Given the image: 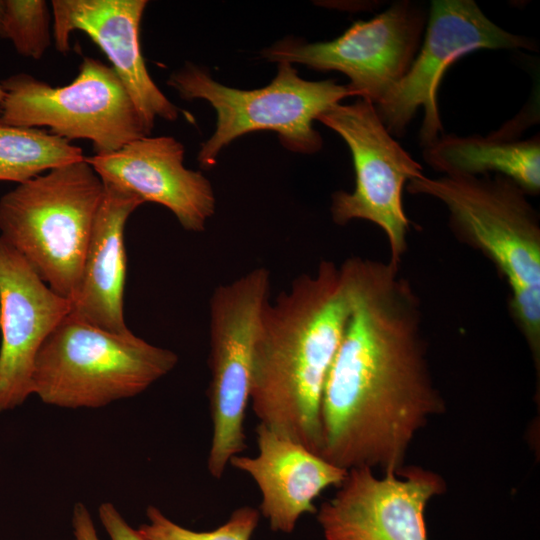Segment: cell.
<instances>
[{
  "instance_id": "obj_1",
  "label": "cell",
  "mask_w": 540,
  "mask_h": 540,
  "mask_svg": "<svg viewBox=\"0 0 540 540\" xmlns=\"http://www.w3.org/2000/svg\"><path fill=\"white\" fill-rule=\"evenodd\" d=\"M350 312L320 405V455L345 470L397 472L445 403L430 371L420 300L400 266L341 264Z\"/></svg>"
},
{
  "instance_id": "obj_2",
  "label": "cell",
  "mask_w": 540,
  "mask_h": 540,
  "mask_svg": "<svg viewBox=\"0 0 540 540\" xmlns=\"http://www.w3.org/2000/svg\"><path fill=\"white\" fill-rule=\"evenodd\" d=\"M349 312L341 265L322 261L268 301L254 344L250 405L259 423L317 454L323 389Z\"/></svg>"
},
{
  "instance_id": "obj_3",
  "label": "cell",
  "mask_w": 540,
  "mask_h": 540,
  "mask_svg": "<svg viewBox=\"0 0 540 540\" xmlns=\"http://www.w3.org/2000/svg\"><path fill=\"white\" fill-rule=\"evenodd\" d=\"M406 190L439 200L454 236L481 252L509 287V311L535 366L540 362V222L527 194L511 179L423 175Z\"/></svg>"
},
{
  "instance_id": "obj_4",
  "label": "cell",
  "mask_w": 540,
  "mask_h": 540,
  "mask_svg": "<svg viewBox=\"0 0 540 540\" xmlns=\"http://www.w3.org/2000/svg\"><path fill=\"white\" fill-rule=\"evenodd\" d=\"M104 191L84 158L20 183L0 199V237L71 303Z\"/></svg>"
},
{
  "instance_id": "obj_5",
  "label": "cell",
  "mask_w": 540,
  "mask_h": 540,
  "mask_svg": "<svg viewBox=\"0 0 540 540\" xmlns=\"http://www.w3.org/2000/svg\"><path fill=\"white\" fill-rule=\"evenodd\" d=\"M177 363L175 352L131 331L108 332L69 313L36 356L32 392L59 408H102L141 394Z\"/></svg>"
},
{
  "instance_id": "obj_6",
  "label": "cell",
  "mask_w": 540,
  "mask_h": 540,
  "mask_svg": "<svg viewBox=\"0 0 540 540\" xmlns=\"http://www.w3.org/2000/svg\"><path fill=\"white\" fill-rule=\"evenodd\" d=\"M167 84L182 99L207 101L216 112L215 130L197 155L204 169L213 167L219 153L236 138L261 130L275 132L292 152L316 153L323 141L313 122L342 99L355 96L347 84L333 79H302L288 62L278 63L273 80L259 89L226 86L214 80L206 68L191 62L174 71Z\"/></svg>"
},
{
  "instance_id": "obj_7",
  "label": "cell",
  "mask_w": 540,
  "mask_h": 540,
  "mask_svg": "<svg viewBox=\"0 0 540 540\" xmlns=\"http://www.w3.org/2000/svg\"><path fill=\"white\" fill-rule=\"evenodd\" d=\"M0 84V124L47 127L69 142L88 140L95 155L150 135L116 72L96 58L84 57L77 76L65 86L54 87L26 73Z\"/></svg>"
},
{
  "instance_id": "obj_8",
  "label": "cell",
  "mask_w": 540,
  "mask_h": 540,
  "mask_svg": "<svg viewBox=\"0 0 540 540\" xmlns=\"http://www.w3.org/2000/svg\"><path fill=\"white\" fill-rule=\"evenodd\" d=\"M270 280L266 268H254L216 287L210 298L212 437L207 468L215 479L246 448L244 420L250 403L254 344L269 301Z\"/></svg>"
},
{
  "instance_id": "obj_9",
  "label": "cell",
  "mask_w": 540,
  "mask_h": 540,
  "mask_svg": "<svg viewBox=\"0 0 540 540\" xmlns=\"http://www.w3.org/2000/svg\"><path fill=\"white\" fill-rule=\"evenodd\" d=\"M317 121L345 141L355 170L354 189L332 195L334 223L345 225L360 219L377 225L387 238L389 261L400 266L411 224L403 206V190L410 180L424 175L421 164L388 132L370 100L335 104Z\"/></svg>"
},
{
  "instance_id": "obj_10",
  "label": "cell",
  "mask_w": 540,
  "mask_h": 540,
  "mask_svg": "<svg viewBox=\"0 0 540 540\" xmlns=\"http://www.w3.org/2000/svg\"><path fill=\"white\" fill-rule=\"evenodd\" d=\"M427 14L410 1H398L369 20L355 21L331 41L286 37L261 52L270 62L338 71L359 98L383 102L407 73L421 46Z\"/></svg>"
},
{
  "instance_id": "obj_11",
  "label": "cell",
  "mask_w": 540,
  "mask_h": 540,
  "mask_svg": "<svg viewBox=\"0 0 540 540\" xmlns=\"http://www.w3.org/2000/svg\"><path fill=\"white\" fill-rule=\"evenodd\" d=\"M478 49L536 50L530 38L510 33L492 22L473 0H433L424 40L405 76L375 108L392 136H402L420 107L423 147L443 132L437 92L448 69L460 57Z\"/></svg>"
},
{
  "instance_id": "obj_12",
  "label": "cell",
  "mask_w": 540,
  "mask_h": 540,
  "mask_svg": "<svg viewBox=\"0 0 540 540\" xmlns=\"http://www.w3.org/2000/svg\"><path fill=\"white\" fill-rule=\"evenodd\" d=\"M446 491L436 472L418 466L385 472L348 470L334 497L317 510L325 540H428L425 510Z\"/></svg>"
},
{
  "instance_id": "obj_13",
  "label": "cell",
  "mask_w": 540,
  "mask_h": 540,
  "mask_svg": "<svg viewBox=\"0 0 540 540\" xmlns=\"http://www.w3.org/2000/svg\"><path fill=\"white\" fill-rule=\"evenodd\" d=\"M71 307L0 237V414L33 395L36 356Z\"/></svg>"
},
{
  "instance_id": "obj_14",
  "label": "cell",
  "mask_w": 540,
  "mask_h": 540,
  "mask_svg": "<svg viewBox=\"0 0 540 540\" xmlns=\"http://www.w3.org/2000/svg\"><path fill=\"white\" fill-rule=\"evenodd\" d=\"M146 0H53L54 45L70 50L73 31L84 32L106 55L151 133L157 118L174 121L179 109L152 80L142 54L140 24Z\"/></svg>"
},
{
  "instance_id": "obj_15",
  "label": "cell",
  "mask_w": 540,
  "mask_h": 540,
  "mask_svg": "<svg viewBox=\"0 0 540 540\" xmlns=\"http://www.w3.org/2000/svg\"><path fill=\"white\" fill-rule=\"evenodd\" d=\"M85 161L105 184L169 209L187 231H204L215 213L210 181L184 166V146L174 137L144 136L114 152L85 156Z\"/></svg>"
},
{
  "instance_id": "obj_16",
  "label": "cell",
  "mask_w": 540,
  "mask_h": 540,
  "mask_svg": "<svg viewBox=\"0 0 540 540\" xmlns=\"http://www.w3.org/2000/svg\"><path fill=\"white\" fill-rule=\"evenodd\" d=\"M256 440V456L239 454L229 465L256 483L261 494L259 512L270 529L291 533L303 515L317 512L315 499L329 487L338 488L348 470L261 423L256 427Z\"/></svg>"
},
{
  "instance_id": "obj_17",
  "label": "cell",
  "mask_w": 540,
  "mask_h": 540,
  "mask_svg": "<svg viewBox=\"0 0 540 540\" xmlns=\"http://www.w3.org/2000/svg\"><path fill=\"white\" fill-rule=\"evenodd\" d=\"M104 186L70 313L92 326L124 334L130 331L123 312L124 231L129 216L144 201L130 191L105 183Z\"/></svg>"
},
{
  "instance_id": "obj_18",
  "label": "cell",
  "mask_w": 540,
  "mask_h": 540,
  "mask_svg": "<svg viewBox=\"0 0 540 540\" xmlns=\"http://www.w3.org/2000/svg\"><path fill=\"white\" fill-rule=\"evenodd\" d=\"M423 158L445 176H483L491 172L515 182L527 195L540 191L539 134L525 140L491 134L442 135L424 147Z\"/></svg>"
},
{
  "instance_id": "obj_19",
  "label": "cell",
  "mask_w": 540,
  "mask_h": 540,
  "mask_svg": "<svg viewBox=\"0 0 540 540\" xmlns=\"http://www.w3.org/2000/svg\"><path fill=\"white\" fill-rule=\"evenodd\" d=\"M84 158L79 146L50 131L0 124V181L20 184Z\"/></svg>"
},
{
  "instance_id": "obj_20",
  "label": "cell",
  "mask_w": 540,
  "mask_h": 540,
  "mask_svg": "<svg viewBox=\"0 0 540 540\" xmlns=\"http://www.w3.org/2000/svg\"><path fill=\"white\" fill-rule=\"evenodd\" d=\"M147 522L138 531L147 540H251L260 519V512L250 506L234 510L228 520L209 531H195L169 519L159 508L146 509Z\"/></svg>"
},
{
  "instance_id": "obj_21",
  "label": "cell",
  "mask_w": 540,
  "mask_h": 540,
  "mask_svg": "<svg viewBox=\"0 0 540 540\" xmlns=\"http://www.w3.org/2000/svg\"><path fill=\"white\" fill-rule=\"evenodd\" d=\"M3 33L20 55L41 59L52 39L47 2L5 0Z\"/></svg>"
},
{
  "instance_id": "obj_22",
  "label": "cell",
  "mask_w": 540,
  "mask_h": 540,
  "mask_svg": "<svg viewBox=\"0 0 540 540\" xmlns=\"http://www.w3.org/2000/svg\"><path fill=\"white\" fill-rule=\"evenodd\" d=\"M98 516L110 540H147L138 529L129 525L111 502L100 504Z\"/></svg>"
},
{
  "instance_id": "obj_23",
  "label": "cell",
  "mask_w": 540,
  "mask_h": 540,
  "mask_svg": "<svg viewBox=\"0 0 540 540\" xmlns=\"http://www.w3.org/2000/svg\"><path fill=\"white\" fill-rule=\"evenodd\" d=\"M72 531L74 540H100L91 514L84 503L77 502L74 505Z\"/></svg>"
},
{
  "instance_id": "obj_24",
  "label": "cell",
  "mask_w": 540,
  "mask_h": 540,
  "mask_svg": "<svg viewBox=\"0 0 540 540\" xmlns=\"http://www.w3.org/2000/svg\"><path fill=\"white\" fill-rule=\"evenodd\" d=\"M4 12H5V0H0V37L3 38V20H4Z\"/></svg>"
},
{
  "instance_id": "obj_25",
  "label": "cell",
  "mask_w": 540,
  "mask_h": 540,
  "mask_svg": "<svg viewBox=\"0 0 540 540\" xmlns=\"http://www.w3.org/2000/svg\"><path fill=\"white\" fill-rule=\"evenodd\" d=\"M3 98H4V91L0 84V114H1V104H2Z\"/></svg>"
}]
</instances>
